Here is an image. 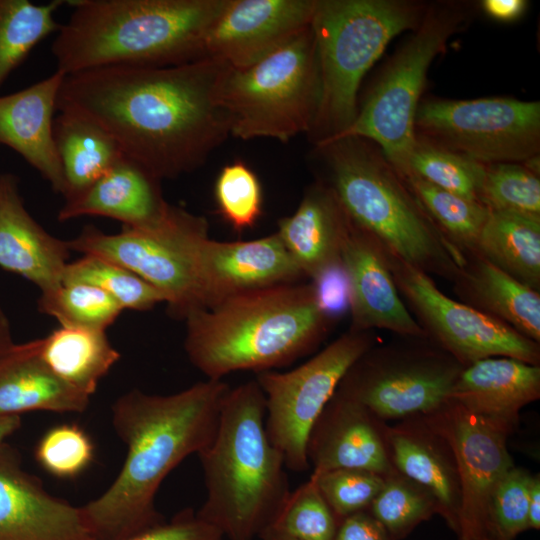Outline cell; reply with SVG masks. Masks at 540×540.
Here are the masks:
<instances>
[{"instance_id": "cell-48", "label": "cell", "mask_w": 540, "mask_h": 540, "mask_svg": "<svg viewBox=\"0 0 540 540\" xmlns=\"http://www.w3.org/2000/svg\"><path fill=\"white\" fill-rule=\"evenodd\" d=\"M529 529L540 528V479L539 475L533 476L529 493L528 506Z\"/></svg>"}, {"instance_id": "cell-40", "label": "cell", "mask_w": 540, "mask_h": 540, "mask_svg": "<svg viewBox=\"0 0 540 540\" xmlns=\"http://www.w3.org/2000/svg\"><path fill=\"white\" fill-rule=\"evenodd\" d=\"M339 521L314 480L291 491L270 527L300 540H334Z\"/></svg>"}, {"instance_id": "cell-5", "label": "cell", "mask_w": 540, "mask_h": 540, "mask_svg": "<svg viewBox=\"0 0 540 540\" xmlns=\"http://www.w3.org/2000/svg\"><path fill=\"white\" fill-rule=\"evenodd\" d=\"M265 416V396L255 379L230 388L214 439L197 454L206 499L196 513L229 540L259 537L291 493L283 457L266 434Z\"/></svg>"}, {"instance_id": "cell-4", "label": "cell", "mask_w": 540, "mask_h": 540, "mask_svg": "<svg viewBox=\"0 0 540 540\" xmlns=\"http://www.w3.org/2000/svg\"><path fill=\"white\" fill-rule=\"evenodd\" d=\"M228 0H76L51 52L66 75L105 66H171L202 58Z\"/></svg>"}, {"instance_id": "cell-51", "label": "cell", "mask_w": 540, "mask_h": 540, "mask_svg": "<svg viewBox=\"0 0 540 540\" xmlns=\"http://www.w3.org/2000/svg\"><path fill=\"white\" fill-rule=\"evenodd\" d=\"M261 540H300L274 527L266 528L260 535Z\"/></svg>"}, {"instance_id": "cell-12", "label": "cell", "mask_w": 540, "mask_h": 540, "mask_svg": "<svg viewBox=\"0 0 540 540\" xmlns=\"http://www.w3.org/2000/svg\"><path fill=\"white\" fill-rule=\"evenodd\" d=\"M377 343L374 331L348 329L303 364L257 373L265 396V430L288 470L306 472L309 432L349 368Z\"/></svg>"}, {"instance_id": "cell-31", "label": "cell", "mask_w": 540, "mask_h": 540, "mask_svg": "<svg viewBox=\"0 0 540 540\" xmlns=\"http://www.w3.org/2000/svg\"><path fill=\"white\" fill-rule=\"evenodd\" d=\"M475 252L540 292V217L490 210Z\"/></svg>"}, {"instance_id": "cell-37", "label": "cell", "mask_w": 540, "mask_h": 540, "mask_svg": "<svg viewBox=\"0 0 540 540\" xmlns=\"http://www.w3.org/2000/svg\"><path fill=\"white\" fill-rule=\"evenodd\" d=\"M368 509L393 540L405 538L421 522L439 514L434 496L397 470L385 477Z\"/></svg>"}, {"instance_id": "cell-10", "label": "cell", "mask_w": 540, "mask_h": 540, "mask_svg": "<svg viewBox=\"0 0 540 540\" xmlns=\"http://www.w3.org/2000/svg\"><path fill=\"white\" fill-rule=\"evenodd\" d=\"M208 230L204 217L170 204L153 224L122 226L115 234L88 225L67 243L71 251L100 256L133 271L160 291L171 317L184 320L202 308L200 253Z\"/></svg>"}, {"instance_id": "cell-8", "label": "cell", "mask_w": 540, "mask_h": 540, "mask_svg": "<svg viewBox=\"0 0 540 540\" xmlns=\"http://www.w3.org/2000/svg\"><path fill=\"white\" fill-rule=\"evenodd\" d=\"M217 97L228 117L230 135L236 138L286 143L299 134H309L320 99L311 25L248 67L226 66Z\"/></svg>"}, {"instance_id": "cell-43", "label": "cell", "mask_w": 540, "mask_h": 540, "mask_svg": "<svg viewBox=\"0 0 540 540\" xmlns=\"http://www.w3.org/2000/svg\"><path fill=\"white\" fill-rule=\"evenodd\" d=\"M532 477L526 470L513 466L499 481L490 506L491 540H515L520 533L529 529Z\"/></svg>"}, {"instance_id": "cell-6", "label": "cell", "mask_w": 540, "mask_h": 540, "mask_svg": "<svg viewBox=\"0 0 540 540\" xmlns=\"http://www.w3.org/2000/svg\"><path fill=\"white\" fill-rule=\"evenodd\" d=\"M316 147L327 164L324 181L354 224L388 254L452 282L463 256L440 233L378 146L345 137Z\"/></svg>"}, {"instance_id": "cell-49", "label": "cell", "mask_w": 540, "mask_h": 540, "mask_svg": "<svg viewBox=\"0 0 540 540\" xmlns=\"http://www.w3.org/2000/svg\"><path fill=\"white\" fill-rule=\"evenodd\" d=\"M14 344L10 322L0 305V356Z\"/></svg>"}, {"instance_id": "cell-29", "label": "cell", "mask_w": 540, "mask_h": 540, "mask_svg": "<svg viewBox=\"0 0 540 540\" xmlns=\"http://www.w3.org/2000/svg\"><path fill=\"white\" fill-rule=\"evenodd\" d=\"M54 140L61 163L65 201L85 192L123 156L119 144L93 120L70 110L54 119Z\"/></svg>"}, {"instance_id": "cell-24", "label": "cell", "mask_w": 540, "mask_h": 540, "mask_svg": "<svg viewBox=\"0 0 540 540\" xmlns=\"http://www.w3.org/2000/svg\"><path fill=\"white\" fill-rule=\"evenodd\" d=\"M387 428L395 469L426 488L436 499L439 514L455 533L460 510V484L453 451L424 416Z\"/></svg>"}, {"instance_id": "cell-41", "label": "cell", "mask_w": 540, "mask_h": 540, "mask_svg": "<svg viewBox=\"0 0 540 540\" xmlns=\"http://www.w3.org/2000/svg\"><path fill=\"white\" fill-rule=\"evenodd\" d=\"M34 456L48 474L73 479L93 462L95 446L87 432L76 424L48 429L36 444Z\"/></svg>"}, {"instance_id": "cell-17", "label": "cell", "mask_w": 540, "mask_h": 540, "mask_svg": "<svg viewBox=\"0 0 540 540\" xmlns=\"http://www.w3.org/2000/svg\"><path fill=\"white\" fill-rule=\"evenodd\" d=\"M0 540H96L82 508L50 494L7 441L0 444Z\"/></svg>"}, {"instance_id": "cell-15", "label": "cell", "mask_w": 540, "mask_h": 540, "mask_svg": "<svg viewBox=\"0 0 540 540\" xmlns=\"http://www.w3.org/2000/svg\"><path fill=\"white\" fill-rule=\"evenodd\" d=\"M424 417L449 443L456 460L461 495L458 539L491 540L492 496L514 466L506 444L509 432L450 399Z\"/></svg>"}, {"instance_id": "cell-39", "label": "cell", "mask_w": 540, "mask_h": 540, "mask_svg": "<svg viewBox=\"0 0 540 540\" xmlns=\"http://www.w3.org/2000/svg\"><path fill=\"white\" fill-rule=\"evenodd\" d=\"M480 200L490 210L540 217L539 176L518 162L486 165Z\"/></svg>"}, {"instance_id": "cell-42", "label": "cell", "mask_w": 540, "mask_h": 540, "mask_svg": "<svg viewBox=\"0 0 540 540\" xmlns=\"http://www.w3.org/2000/svg\"><path fill=\"white\" fill-rule=\"evenodd\" d=\"M385 477L367 470L348 468L310 476L339 522L354 513L368 510L382 489Z\"/></svg>"}, {"instance_id": "cell-9", "label": "cell", "mask_w": 540, "mask_h": 540, "mask_svg": "<svg viewBox=\"0 0 540 540\" xmlns=\"http://www.w3.org/2000/svg\"><path fill=\"white\" fill-rule=\"evenodd\" d=\"M467 12L458 4L428 6L412 35L387 63L352 124L329 141L345 137L369 140L404 177L416 141L415 116L427 72L451 36L464 28Z\"/></svg>"}, {"instance_id": "cell-47", "label": "cell", "mask_w": 540, "mask_h": 540, "mask_svg": "<svg viewBox=\"0 0 540 540\" xmlns=\"http://www.w3.org/2000/svg\"><path fill=\"white\" fill-rule=\"evenodd\" d=\"M524 0H485L482 3L484 11L492 18L500 21H513L525 10Z\"/></svg>"}, {"instance_id": "cell-30", "label": "cell", "mask_w": 540, "mask_h": 540, "mask_svg": "<svg viewBox=\"0 0 540 540\" xmlns=\"http://www.w3.org/2000/svg\"><path fill=\"white\" fill-rule=\"evenodd\" d=\"M40 356L65 384L91 397L120 359L105 330L59 326L40 338Z\"/></svg>"}, {"instance_id": "cell-21", "label": "cell", "mask_w": 540, "mask_h": 540, "mask_svg": "<svg viewBox=\"0 0 540 540\" xmlns=\"http://www.w3.org/2000/svg\"><path fill=\"white\" fill-rule=\"evenodd\" d=\"M67 241L48 233L27 211L12 173H0V267L41 292L62 284L69 263Z\"/></svg>"}, {"instance_id": "cell-26", "label": "cell", "mask_w": 540, "mask_h": 540, "mask_svg": "<svg viewBox=\"0 0 540 540\" xmlns=\"http://www.w3.org/2000/svg\"><path fill=\"white\" fill-rule=\"evenodd\" d=\"M160 181L125 155L85 192L65 201L58 220L103 216L124 227H143L157 222L170 204L162 195Z\"/></svg>"}, {"instance_id": "cell-22", "label": "cell", "mask_w": 540, "mask_h": 540, "mask_svg": "<svg viewBox=\"0 0 540 540\" xmlns=\"http://www.w3.org/2000/svg\"><path fill=\"white\" fill-rule=\"evenodd\" d=\"M65 77L56 70L23 90L0 96V145L20 154L61 195L64 178L54 140L53 115Z\"/></svg>"}, {"instance_id": "cell-7", "label": "cell", "mask_w": 540, "mask_h": 540, "mask_svg": "<svg viewBox=\"0 0 540 540\" xmlns=\"http://www.w3.org/2000/svg\"><path fill=\"white\" fill-rule=\"evenodd\" d=\"M427 8L403 0H316L311 28L320 99L309 133L316 146L352 124L363 77L394 37L419 25Z\"/></svg>"}, {"instance_id": "cell-44", "label": "cell", "mask_w": 540, "mask_h": 540, "mask_svg": "<svg viewBox=\"0 0 540 540\" xmlns=\"http://www.w3.org/2000/svg\"><path fill=\"white\" fill-rule=\"evenodd\" d=\"M216 527L198 517L192 508L177 512L169 521L142 531L125 540H221Z\"/></svg>"}, {"instance_id": "cell-38", "label": "cell", "mask_w": 540, "mask_h": 540, "mask_svg": "<svg viewBox=\"0 0 540 540\" xmlns=\"http://www.w3.org/2000/svg\"><path fill=\"white\" fill-rule=\"evenodd\" d=\"M214 196L221 217L236 232L252 229L263 212V190L256 173L244 162L225 165L218 174Z\"/></svg>"}, {"instance_id": "cell-23", "label": "cell", "mask_w": 540, "mask_h": 540, "mask_svg": "<svg viewBox=\"0 0 540 540\" xmlns=\"http://www.w3.org/2000/svg\"><path fill=\"white\" fill-rule=\"evenodd\" d=\"M539 397V365L491 357L464 366L448 399L511 433L519 411Z\"/></svg>"}, {"instance_id": "cell-11", "label": "cell", "mask_w": 540, "mask_h": 540, "mask_svg": "<svg viewBox=\"0 0 540 540\" xmlns=\"http://www.w3.org/2000/svg\"><path fill=\"white\" fill-rule=\"evenodd\" d=\"M464 366L428 337L373 345L336 390L379 420L426 416L440 408Z\"/></svg>"}, {"instance_id": "cell-2", "label": "cell", "mask_w": 540, "mask_h": 540, "mask_svg": "<svg viewBox=\"0 0 540 540\" xmlns=\"http://www.w3.org/2000/svg\"><path fill=\"white\" fill-rule=\"evenodd\" d=\"M231 387L207 379L170 395L132 389L112 405V425L127 453L112 484L81 506L96 540H125L165 521L155 497L166 476L216 434Z\"/></svg>"}, {"instance_id": "cell-34", "label": "cell", "mask_w": 540, "mask_h": 540, "mask_svg": "<svg viewBox=\"0 0 540 540\" xmlns=\"http://www.w3.org/2000/svg\"><path fill=\"white\" fill-rule=\"evenodd\" d=\"M87 283L110 295L123 310L147 311L165 303L154 286L126 267L86 254L67 264L62 283Z\"/></svg>"}, {"instance_id": "cell-33", "label": "cell", "mask_w": 540, "mask_h": 540, "mask_svg": "<svg viewBox=\"0 0 540 540\" xmlns=\"http://www.w3.org/2000/svg\"><path fill=\"white\" fill-rule=\"evenodd\" d=\"M63 3L0 0V87L40 41L58 31L55 13Z\"/></svg>"}, {"instance_id": "cell-28", "label": "cell", "mask_w": 540, "mask_h": 540, "mask_svg": "<svg viewBox=\"0 0 540 540\" xmlns=\"http://www.w3.org/2000/svg\"><path fill=\"white\" fill-rule=\"evenodd\" d=\"M453 290L468 306L540 343V292L514 279L477 252L464 256Z\"/></svg>"}, {"instance_id": "cell-36", "label": "cell", "mask_w": 540, "mask_h": 540, "mask_svg": "<svg viewBox=\"0 0 540 540\" xmlns=\"http://www.w3.org/2000/svg\"><path fill=\"white\" fill-rule=\"evenodd\" d=\"M38 310L58 321L60 326L107 330L123 308L106 292L87 283H62L41 292Z\"/></svg>"}, {"instance_id": "cell-32", "label": "cell", "mask_w": 540, "mask_h": 540, "mask_svg": "<svg viewBox=\"0 0 540 540\" xmlns=\"http://www.w3.org/2000/svg\"><path fill=\"white\" fill-rule=\"evenodd\" d=\"M403 179L427 216L463 258L475 252L490 209L478 200L444 190L416 176Z\"/></svg>"}, {"instance_id": "cell-45", "label": "cell", "mask_w": 540, "mask_h": 540, "mask_svg": "<svg viewBox=\"0 0 540 540\" xmlns=\"http://www.w3.org/2000/svg\"><path fill=\"white\" fill-rule=\"evenodd\" d=\"M320 310L335 321L344 310H349V289L341 262L311 280Z\"/></svg>"}, {"instance_id": "cell-46", "label": "cell", "mask_w": 540, "mask_h": 540, "mask_svg": "<svg viewBox=\"0 0 540 540\" xmlns=\"http://www.w3.org/2000/svg\"><path fill=\"white\" fill-rule=\"evenodd\" d=\"M334 540H393L382 524L368 511L344 518L338 525Z\"/></svg>"}, {"instance_id": "cell-35", "label": "cell", "mask_w": 540, "mask_h": 540, "mask_svg": "<svg viewBox=\"0 0 540 540\" xmlns=\"http://www.w3.org/2000/svg\"><path fill=\"white\" fill-rule=\"evenodd\" d=\"M485 170L484 164L416 136L404 177L413 175L444 190L481 202Z\"/></svg>"}, {"instance_id": "cell-27", "label": "cell", "mask_w": 540, "mask_h": 540, "mask_svg": "<svg viewBox=\"0 0 540 540\" xmlns=\"http://www.w3.org/2000/svg\"><path fill=\"white\" fill-rule=\"evenodd\" d=\"M41 339L14 344L0 356V418L30 411L82 413L90 397L60 380L40 356Z\"/></svg>"}, {"instance_id": "cell-20", "label": "cell", "mask_w": 540, "mask_h": 540, "mask_svg": "<svg viewBox=\"0 0 540 540\" xmlns=\"http://www.w3.org/2000/svg\"><path fill=\"white\" fill-rule=\"evenodd\" d=\"M361 404L335 391L315 423L306 444L312 474L334 469H362L387 476L396 471L387 428Z\"/></svg>"}, {"instance_id": "cell-19", "label": "cell", "mask_w": 540, "mask_h": 540, "mask_svg": "<svg viewBox=\"0 0 540 540\" xmlns=\"http://www.w3.org/2000/svg\"><path fill=\"white\" fill-rule=\"evenodd\" d=\"M303 277L277 233L248 241L208 238L201 248L202 308L235 295L298 283Z\"/></svg>"}, {"instance_id": "cell-16", "label": "cell", "mask_w": 540, "mask_h": 540, "mask_svg": "<svg viewBox=\"0 0 540 540\" xmlns=\"http://www.w3.org/2000/svg\"><path fill=\"white\" fill-rule=\"evenodd\" d=\"M316 0H228L203 42L202 58L245 68L311 25Z\"/></svg>"}, {"instance_id": "cell-3", "label": "cell", "mask_w": 540, "mask_h": 540, "mask_svg": "<svg viewBox=\"0 0 540 540\" xmlns=\"http://www.w3.org/2000/svg\"><path fill=\"white\" fill-rule=\"evenodd\" d=\"M184 320L188 359L212 380L288 366L316 349L334 322L311 283L299 282L235 295Z\"/></svg>"}, {"instance_id": "cell-13", "label": "cell", "mask_w": 540, "mask_h": 540, "mask_svg": "<svg viewBox=\"0 0 540 540\" xmlns=\"http://www.w3.org/2000/svg\"><path fill=\"white\" fill-rule=\"evenodd\" d=\"M415 133L484 165L522 163L539 155L540 102L430 99L418 106Z\"/></svg>"}, {"instance_id": "cell-25", "label": "cell", "mask_w": 540, "mask_h": 540, "mask_svg": "<svg viewBox=\"0 0 540 540\" xmlns=\"http://www.w3.org/2000/svg\"><path fill=\"white\" fill-rule=\"evenodd\" d=\"M349 225L333 189L318 180L307 188L295 212L279 220L276 233L304 277L312 280L341 262Z\"/></svg>"}, {"instance_id": "cell-1", "label": "cell", "mask_w": 540, "mask_h": 540, "mask_svg": "<svg viewBox=\"0 0 540 540\" xmlns=\"http://www.w3.org/2000/svg\"><path fill=\"white\" fill-rule=\"evenodd\" d=\"M227 65L210 58L171 66L115 65L66 75L57 109L104 128L124 155L162 179L205 163L230 135L217 87Z\"/></svg>"}, {"instance_id": "cell-50", "label": "cell", "mask_w": 540, "mask_h": 540, "mask_svg": "<svg viewBox=\"0 0 540 540\" xmlns=\"http://www.w3.org/2000/svg\"><path fill=\"white\" fill-rule=\"evenodd\" d=\"M21 416L0 418V444L7 441L21 427Z\"/></svg>"}, {"instance_id": "cell-18", "label": "cell", "mask_w": 540, "mask_h": 540, "mask_svg": "<svg viewBox=\"0 0 540 540\" xmlns=\"http://www.w3.org/2000/svg\"><path fill=\"white\" fill-rule=\"evenodd\" d=\"M349 289V329L387 330L398 336L427 337L401 298L386 251L350 219L341 250Z\"/></svg>"}, {"instance_id": "cell-14", "label": "cell", "mask_w": 540, "mask_h": 540, "mask_svg": "<svg viewBox=\"0 0 540 540\" xmlns=\"http://www.w3.org/2000/svg\"><path fill=\"white\" fill-rule=\"evenodd\" d=\"M401 298L426 336L463 366L491 357L539 365L540 343L450 298L432 276L386 252Z\"/></svg>"}]
</instances>
